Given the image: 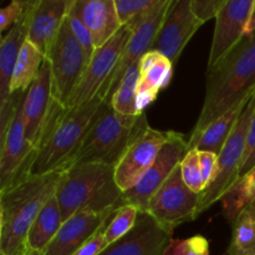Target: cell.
Returning <instances> with one entry per match:
<instances>
[{"mask_svg":"<svg viewBox=\"0 0 255 255\" xmlns=\"http://www.w3.org/2000/svg\"><path fill=\"white\" fill-rule=\"evenodd\" d=\"M46 60L51 70L52 99L67 107L89 65L84 49L75 39L67 19L50 47Z\"/></svg>","mask_w":255,"mask_h":255,"instance_id":"obj_6","label":"cell"},{"mask_svg":"<svg viewBox=\"0 0 255 255\" xmlns=\"http://www.w3.org/2000/svg\"><path fill=\"white\" fill-rule=\"evenodd\" d=\"M173 231L161 226L147 212H139L136 226L100 255H166Z\"/></svg>","mask_w":255,"mask_h":255,"instance_id":"obj_16","label":"cell"},{"mask_svg":"<svg viewBox=\"0 0 255 255\" xmlns=\"http://www.w3.org/2000/svg\"><path fill=\"white\" fill-rule=\"evenodd\" d=\"M45 60V55H42L31 42L26 40L22 44L10 84L11 96L15 94H24L29 90Z\"/></svg>","mask_w":255,"mask_h":255,"instance_id":"obj_26","label":"cell"},{"mask_svg":"<svg viewBox=\"0 0 255 255\" xmlns=\"http://www.w3.org/2000/svg\"><path fill=\"white\" fill-rule=\"evenodd\" d=\"M52 102L51 70L47 60H45L24 96L22 110L25 119V136L27 142L36 148L40 133L49 115Z\"/></svg>","mask_w":255,"mask_h":255,"instance_id":"obj_19","label":"cell"},{"mask_svg":"<svg viewBox=\"0 0 255 255\" xmlns=\"http://www.w3.org/2000/svg\"><path fill=\"white\" fill-rule=\"evenodd\" d=\"M105 100L97 95L80 106H62L52 99L49 115L40 133L29 176H42L65 171L67 162L76 153Z\"/></svg>","mask_w":255,"mask_h":255,"instance_id":"obj_1","label":"cell"},{"mask_svg":"<svg viewBox=\"0 0 255 255\" xmlns=\"http://www.w3.org/2000/svg\"><path fill=\"white\" fill-rule=\"evenodd\" d=\"M30 1L14 0L7 6L0 10V31L4 34L7 29L14 27L26 14Z\"/></svg>","mask_w":255,"mask_h":255,"instance_id":"obj_34","label":"cell"},{"mask_svg":"<svg viewBox=\"0 0 255 255\" xmlns=\"http://www.w3.org/2000/svg\"><path fill=\"white\" fill-rule=\"evenodd\" d=\"M138 214V209L133 206H129V204L121 206L114 212L109 223H107L106 229H105V237H106L109 246L117 242L119 239L124 238L126 234H128L133 229V227L136 226Z\"/></svg>","mask_w":255,"mask_h":255,"instance_id":"obj_30","label":"cell"},{"mask_svg":"<svg viewBox=\"0 0 255 255\" xmlns=\"http://www.w3.org/2000/svg\"><path fill=\"white\" fill-rule=\"evenodd\" d=\"M139 77V62L132 65L124 79L120 82L119 87L111 96L110 104L119 114L128 115V116H138L137 110V84Z\"/></svg>","mask_w":255,"mask_h":255,"instance_id":"obj_28","label":"cell"},{"mask_svg":"<svg viewBox=\"0 0 255 255\" xmlns=\"http://www.w3.org/2000/svg\"><path fill=\"white\" fill-rule=\"evenodd\" d=\"M67 21H69L70 29H71L72 34H74L75 39L77 40L81 47L84 49L85 55H86L87 60H91L92 55L96 51V46H95L94 37H92L91 32L89 31L86 25L82 22V20L80 19L79 15L76 14V11L74 10V0H72L71 7L69 10V14H67Z\"/></svg>","mask_w":255,"mask_h":255,"instance_id":"obj_33","label":"cell"},{"mask_svg":"<svg viewBox=\"0 0 255 255\" xmlns=\"http://www.w3.org/2000/svg\"><path fill=\"white\" fill-rule=\"evenodd\" d=\"M0 255H6V254H4V253H0Z\"/></svg>","mask_w":255,"mask_h":255,"instance_id":"obj_41","label":"cell"},{"mask_svg":"<svg viewBox=\"0 0 255 255\" xmlns=\"http://www.w3.org/2000/svg\"><path fill=\"white\" fill-rule=\"evenodd\" d=\"M192 0H172L152 50L176 64L184 47L203 25L192 10Z\"/></svg>","mask_w":255,"mask_h":255,"instance_id":"obj_15","label":"cell"},{"mask_svg":"<svg viewBox=\"0 0 255 255\" xmlns=\"http://www.w3.org/2000/svg\"><path fill=\"white\" fill-rule=\"evenodd\" d=\"M24 255H45L44 252H39V251H34L31 248H27L26 247V251H25Z\"/></svg>","mask_w":255,"mask_h":255,"instance_id":"obj_40","label":"cell"},{"mask_svg":"<svg viewBox=\"0 0 255 255\" xmlns=\"http://www.w3.org/2000/svg\"><path fill=\"white\" fill-rule=\"evenodd\" d=\"M255 90V35L241 44L207 71L206 97L189 138L198 136L219 116L236 106Z\"/></svg>","mask_w":255,"mask_h":255,"instance_id":"obj_2","label":"cell"},{"mask_svg":"<svg viewBox=\"0 0 255 255\" xmlns=\"http://www.w3.org/2000/svg\"><path fill=\"white\" fill-rule=\"evenodd\" d=\"M222 214L232 223L249 206L255 204V166L239 177L222 196Z\"/></svg>","mask_w":255,"mask_h":255,"instance_id":"obj_25","label":"cell"},{"mask_svg":"<svg viewBox=\"0 0 255 255\" xmlns=\"http://www.w3.org/2000/svg\"><path fill=\"white\" fill-rule=\"evenodd\" d=\"M115 211L116 209L84 211L70 217L62 223L54 241L45 249V255H74L111 218Z\"/></svg>","mask_w":255,"mask_h":255,"instance_id":"obj_17","label":"cell"},{"mask_svg":"<svg viewBox=\"0 0 255 255\" xmlns=\"http://www.w3.org/2000/svg\"><path fill=\"white\" fill-rule=\"evenodd\" d=\"M172 134L173 131H159L148 126L132 142L115 169L116 183L124 193L133 188L153 166Z\"/></svg>","mask_w":255,"mask_h":255,"instance_id":"obj_12","label":"cell"},{"mask_svg":"<svg viewBox=\"0 0 255 255\" xmlns=\"http://www.w3.org/2000/svg\"><path fill=\"white\" fill-rule=\"evenodd\" d=\"M161 1L162 0H115V6L122 26H127L131 31H134L153 14Z\"/></svg>","mask_w":255,"mask_h":255,"instance_id":"obj_29","label":"cell"},{"mask_svg":"<svg viewBox=\"0 0 255 255\" xmlns=\"http://www.w3.org/2000/svg\"><path fill=\"white\" fill-rule=\"evenodd\" d=\"M110 221V219H109ZM109 221L101 227V228L97 231V233L90 239L87 243H85L79 251L76 252L74 255H100L105 249L109 247V243L106 241V237H105V229H106L107 223Z\"/></svg>","mask_w":255,"mask_h":255,"instance_id":"obj_37","label":"cell"},{"mask_svg":"<svg viewBox=\"0 0 255 255\" xmlns=\"http://www.w3.org/2000/svg\"><path fill=\"white\" fill-rule=\"evenodd\" d=\"M179 167H181L182 178L188 188L192 189L194 193H203L206 191V184H204L203 174H202L201 164H199L198 149L188 151L186 157L182 159Z\"/></svg>","mask_w":255,"mask_h":255,"instance_id":"obj_31","label":"cell"},{"mask_svg":"<svg viewBox=\"0 0 255 255\" xmlns=\"http://www.w3.org/2000/svg\"><path fill=\"white\" fill-rule=\"evenodd\" d=\"M62 223V214L60 211L56 196L47 201L44 208L32 223L26 238V247L34 251L45 252L49 244L59 233Z\"/></svg>","mask_w":255,"mask_h":255,"instance_id":"obj_24","label":"cell"},{"mask_svg":"<svg viewBox=\"0 0 255 255\" xmlns=\"http://www.w3.org/2000/svg\"><path fill=\"white\" fill-rule=\"evenodd\" d=\"M22 94L14 117L4 136L0 138V191L29 177L35 149L25 136Z\"/></svg>","mask_w":255,"mask_h":255,"instance_id":"obj_9","label":"cell"},{"mask_svg":"<svg viewBox=\"0 0 255 255\" xmlns=\"http://www.w3.org/2000/svg\"><path fill=\"white\" fill-rule=\"evenodd\" d=\"M173 62L163 54L151 50L139 60V77L137 84V110L144 114L157 100L173 76Z\"/></svg>","mask_w":255,"mask_h":255,"instance_id":"obj_20","label":"cell"},{"mask_svg":"<svg viewBox=\"0 0 255 255\" xmlns=\"http://www.w3.org/2000/svg\"><path fill=\"white\" fill-rule=\"evenodd\" d=\"M228 255H255V204L249 206L231 223Z\"/></svg>","mask_w":255,"mask_h":255,"instance_id":"obj_27","label":"cell"},{"mask_svg":"<svg viewBox=\"0 0 255 255\" xmlns=\"http://www.w3.org/2000/svg\"><path fill=\"white\" fill-rule=\"evenodd\" d=\"M74 10L91 32L96 49L104 46L122 27L115 0H74Z\"/></svg>","mask_w":255,"mask_h":255,"instance_id":"obj_21","label":"cell"},{"mask_svg":"<svg viewBox=\"0 0 255 255\" xmlns=\"http://www.w3.org/2000/svg\"><path fill=\"white\" fill-rule=\"evenodd\" d=\"M171 2L172 0H162L158 7L153 11V14L143 24L139 25L134 31H132L131 37H129L128 42L126 44V47H125L124 52H122L121 57L117 62L116 69L99 92L100 96L106 102H110L111 96L117 90L127 70L136 62H139L142 56L152 50L154 39H156L157 34L161 29L162 22H163L167 11L171 6Z\"/></svg>","mask_w":255,"mask_h":255,"instance_id":"obj_14","label":"cell"},{"mask_svg":"<svg viewBox=\"0 0 255 255\" xmlns=\"http://www.w3.org/2000/svg\"><path fill=\"white\" fill-rule=\"evenodd\" d=\"M201 194L188 188L182 178L181 167H177L153 194L147 213L161 226L174 231L181 224L197 219Z\"/></svg>","mask_w":255,"mask_h":255,"instance_id":"obj_8","label":"cell"},{"mask_svg":"<svg viewBox=\"0 0 255 255\" xmlns=\"http://www.w3.org/2000/svg\"><path fill=\"white\" fill-rule=\"evenodd\" d=\"M60 172L29 176L0 191V253L24 255L32 223L56 194Z\"/></svg>","mask_w":255,"mask_h":255,"instance_id":"obj_3","label":"cell"},{"mask_svg":"<svg viewBox=\"0 0 255 255\" xmlns=\"http://www.w3.org/2000/svg\"><path fill=\"white\" fill-rule=\"evenodd\" d=\"M198 156L207 189L216 179L217 171H218V154L209 151H198Z\"/></svg>","mask_w":255,"mask_h":255,"instance_id":"obj_36","label":"cell"},{"mask_svg":"<svg viewBox=\"0 0 255 255\" xmlns=\"http://www.w3.org/2000/svg\"><path fill=\"white\" fill-rule=\"evenodd\" d=\"M148 126L146 112L138 116L122 115L104 101L65 171L84 163L116 167L132 142Z\"/></svg>","mask_w":255,"mask_h":255,"instance_id":"obj_4","label":"cell"},{"mask_svg":"<svg viewBox=\"0 0 255 255\" xmlns=\"http://www.w3.org/2000/svg\"><path fill=\"white\" fill-rule=\"evenodd\" d=\"M71 4L72 0H35L32 4L26 40L45 57L66 20Z\"/></svg>","mask_w":255,"mask_h":255,"instance_id":"obj_18","label":"cell"},{"mask_svg":"<svg viewBox=\"0 0 255 255\" xmlns=\"http://www.w3.org/2000/svg\"><path fill=\"white\" fill-rule=\"evenodd\" d=\"M255 166V107L253 116H252L251 126H249L248 138H247V148L246 153H244L243 164H242L241 169V177L244 176L247 172L251 171Z\"/></svg>","mask_w":255,"mask_h":255,"instance_id":"obj_38","label":"cell"},{"mask_svg":"<svg viewBox=\"0 0 255 255\" xmlns=\"http://www.w3.org/2000/svg\"><path fill=\"white\" fill-rule=\"evenodd\" d=\"M166 255H211L209 241L201 234L187 239H172Z\"/></svg>","mask_w":255,"mask_h":255,"instance_id":"obj_32","label":"cell"},{"mask_svg":"<svg viewBox=\"0 0 255 255\" xmlns=\"http://www.w3.org/2000/svg\"><path fill=\"white\" fill-rule=\"evenodd\" d=\"M255 94V90L252 94H249L246 99L224 112L222 116H219L216 121L212 122L208 127L203 129L201 133L194 138H188V148L198 149V151H209L218 154L223 149L227 139L231 136L232 131L236 127L239 117L243 114L244 109L247 107L248 102Z\"/></svg>","mask_w":255,"mask_h":255,"instance_id":"obj_23","label":"cell"},{"mask_svg":"<svg viewBox=\"0 0 255 255\" xmlns=\"http://www.w3.org/2000/svg\"><path fill=\"white\" fill-rule=\"evenodd\" d=\"M255 107V94L239 117L231 136L227 139L223 149L218 156V171L213 183L201 194L197 218L221 201L222 196L231 188L232 184L241 177L242 164L247 148L249 126Z\"/></svg>","mask_w":255,"mask_h":255,"instance_id":"obj_7","label":"cell"},{"mask_svg":"<svg viewBox=\"0 0 255 255\" xmlns=\"http://www.w3.org/2000/svg\"><path fill=\"white\" fill-rule=\"evenodd\" d=\"M255 0H227L216 17L208 70L214 69L246 37Z\"/></svg>","mask_w":255,"mask_h":255,"instance_id":"obj_13","label":"cell"},{"mask_svg":"<svg viewBox=\"0 0 255 255\" xmlns=\"http://www.w3.org/2000/svg\"><path fill=\"white\" fill-rule=\"evenodd\" d=\"M226 1L227 0H192L191 4L194 15L204 24L208 20L216 19Z\"/></svg>","mask_w":255,"mask_h":255,"instance_id":"obj_35","label":"cell"},{"mask_svg":"<svg viewBox=\"0 0 255 255\" xmlns=\"http://www.w3.org/2000/svg\"><path fill=\"white\" fill-rule=\"evenodd\" d=\"M188 151V139L186 136L173 131V134L161 149L153 166L147 171V173L133 188L125 192L121 206L129 204L136 207L139 212H147L153 194L171 176L172 172L181 164L182 159L186 157Z\"/></svg>","mask_w":255,"mask_h":255,"instance_id":"obj_10","label":"cell"},{"mask_svg":"<svg viewBox=\"0 0 255 255\" xmlns=\"http://www.w3.org/2000/svg\"><path fill=\"white\" fill-rule=\"evenodd\" d=\"M131 35L132 31L128 27L122 26L119 32L111 37L104 46L96 49L87 65L84 76L80 80L76 90L67 104V109L86 104L99 95L100 90L116 69L117 62Z\"/></svg>","mask_w":255,"mask_h":255,"instance_id":"obj_11","label":"cell"},{"mask_svg":"<svg viewBox=\"0 0 255 255\" xmlns=\"http://www.w3.org/2000/svg\"><path fill=\"white\" fill-rule=\"evenodd\" d=\"M255 35V5L253 12H252L251 20H249L248 27H247V32H246V37H252Z\"/></svg>","mask_w":255,"mask_h":255,"instance_id":"obj_39","label":"cell"},{"mask_svg":"<svg viewBox=\"0 0 255 255\" xmlns=\"http://www.w3.org/2000/svg\"><path fill=\"white\" fill-rule=\"evenodd\" d=\"M34 1H30L25 16L9 30L5 36L1 37L0 46V110L4 109L10 102V84L14 74V67L19 56L20 49L27 39L29 31L30 12Z\"/></svg>","mask_w":255,"mask_h":255,"instance_id":"obj_22","label":"cell"},{"mask_svg":"<svg viewBox=\"0 0 255 255\" xmlns=\"http://www.w3.org/2000/svg\"><path fill=\"white\" fill-rule=\"evenodd\" d=\"M115 169L109 164L84 163L62 172L55 194L62 221L79 212L119 209L124 192L117 186Z\"/></svg>","mask_w":255,"mask_h":255,"instance_id":"obj_5","label":"cell"}]
</instances>
